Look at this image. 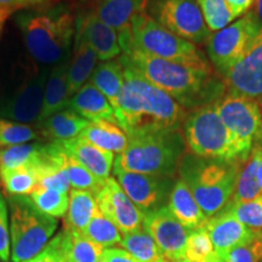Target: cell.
I'll list each match as a JSON object with an SVG mask.
<instances>
[{"instance_id":"cell-20","label":"cell","mask_w":262,"mask_h":262,"mask_svg":"<svg viewBox=\"0 0 262 262\" xmlns=\"http://www.w3.org/2000/svg\"><path fill=\"white\" fill-rule=\"evenodd\" d=\"M68 108L89 122L107 120L119 125L116 112L111 106L110 101L90 81H88L77 94L71 97Z\"/></svg>"},{"instance_id":"cell-16","label":"cell","mask_w":262,"mask_h":262,"mask_svg":"<svg viewBox=\"0 0 262 262\" xmlns=\"http://www.w3.org/2000/svg\"><path fill=\"white\" fill-rule=\"evenodd\" d=\"M97 208L125 234L142 227L143 212L131 202L114 178H108L96 194Z\"/></svg>"},{"instance_id":"cell-54","label":"cell","mask_w":262,"mask_h":262,"mask_svg":"<svg viewBox=\"0 0 262 262\" xmlns=\"http://www.w3.org/2000/svg\"><path fill=\"white\" fill-rule=\"evenodd\" d=\"M258 262H262V258H261V260H260V261H258Z\"/></svg>"},{"instance_id":"cell-5","label":"cell","mask_w":262,"mask_h":262,"mask_svg":"<svg viewBox=\"0 0 262 262\" xmlns=\"http://www.w3.org/2000/svg\"><path fill=\"white\" fill-rule=\"evenodd\" d=\"M241 164L226 159L201 158L193 155L182 158L180 164L181 179L187 183L208 219L224 210L232 201Z\"/></svg>"},{"instance_id":"cell-15","label":"cell","mask_w":262,"mask_h":262,"mask_svg":"<svg viewBox=\"0 0 262 262\" xmlns=\"http://www.w3.org/2000/svg\"><path fill=\"white\" fill-rule=\"evenodd\" d=\"M142 227L153 238L163 256L170 262L185 258V245L189 229L170 212L166 205L143 216Z\"/></svg>"},{"instance_id":"cell-23","label":"cell","mask_w":262,"mask_h":262,"mask_svg":"<svg viewBox=\"0 0 262 262\" xmlns=\"http://www.w3.org/2000/svg\"><path fill=\"white\" fill-rule=\"evenodd\" d=\"M169 210L189 231L203 227L208 217L193 196L187 183L182 179L173 185L169 196Z\"/></svg>"},{"instance_id":"cell-7","label":"cell","mask_w":262,"mask_h":262,"mask_svg":"<svg viewBox=\"0 0 262 262\" xmlns=\"http://www.w3.org/2000/svg\"><path fill=\"white\" fill-rule=\"evenodd\" d=\"M9 208L12 261L32 262L56 232V219L37 209L28 195L9 196Z\"/></svg>"},{"instance_id":"cell-18","label":"cell","mask_w":262,"mask_h":262,"mask_svg":"<svg viewBox=\"0 0 262 262\" xmlns=\"http://www.w3.org/2000/svg\"><path fill=\"white\" fill-rule=\"evenodd\" d=\"M204 227L210 237L215 253L220 256L227 255L232 249L249 243L257 234L226 210L209 217Z\"/></svg>"},{"instance_id":"cell-9","label":"cell","mask_w":262,"mask_h":262,"mask_svg":"<svg viewBox=\"0 0 262 262\" xmlns=\"http://www.w3.org/2000/svg\"><path fill=\"white\" fill-rule=\"evenodd\" d=\"M186 146L193 156L201 158L232 160L231 142L215 104L192 111L183 123Z\"/></svg>"},{"instance_id":"cell-2","label":"cell","mask_w":262,"mask_h":262,"mask_svg":"<svg viewBox=\"0 0 262 262\" xmlns=\"http://www.w3.org/2000/svg\"><path fill=\"white\" fill-rule=\"evenodd\" d=\"M123 64V63H122ZM124 85L118 122L126 134L140 130L181 129L186 111L165 91L123 64Z\"/></svg>"},{"instance_id":"cell-22","label":"cell","mask_w":262,"mask_h":262,"mask_svg":"<svg viewBox=\"0 0 262 262\" xmlns=\"http://www.w3.org/2000/svg\"><path fill=\"white\" fill-rule=\"evenodd\" d=\"M97 55L89 45L77 34L74 35L73 51L68 61V94L73 96L90 80L97 66Z\"/></svg>"},{"instance_id":"cell-3","label":"cell","mask_w":262,"mask_h":262,"mask_svg":"<svg viewBox=\"0 0 262 262\" xmlns=\"http://www.w3.org/2000/svg\"><path fill=\"white\" fill-rule=\"evenodd\" d=\"M75 18L77 16L66 5L18 16L17 24L25 45L35 63L55 67L70 60L75 35Z\"/></svg>"},{"instance_id":"cell-17","label":"cell","mask_w":262,"mask_h":262,"mask_svg":"<svg viewBox=\"0 0 262 262\" xmlns=\"http://www.w3.org/2000/svg\"><path fill=\"white\" fill-rule=\"evenodd\" d=\"M75 34L96 52L98 60L102 62L113 60L122 52L118 32L101 21L94 11L77 16Z\"/></svg>"},{"instance_id":"cell-6","label":"cell","mask_w":262,"mask_h":262,"mask_svg":"<svg viewBox=\"0 0 262 262\" xmlns=\"http://www.w3.org/2000/svg\"><path fill=\"white\" fill-rule=\"evenodd\" d=\"M119 42L122 51L135 49L162 60L203 70L211 68L196 45L168 31L146 11L134 16L129 29L119 34Z\"/></svg>"},{"instance_id":"cell-34","label":"cell","mask_w":262,"mask_h":262,"mask_svg":"<svg viewBox=\"0 0 262 262\" xmlns=\"http://www.w3.org/2000/svg\"><path fill=\"white\" fill-rule=\"evenodd\" d=\"M224 210L231 212L255 233L262 232V195L247 202H229Z\"/></svg>"},{"instance_id":"cell-32","label":"cell","mask_w":262,"mask_h":262,"mask_svg":"<svg viewBox=\"0 0 262 262\" xmlns=\"http://www.w3.org/2000/svg\"><path fill=\"white\" fill-rule=\"evenodd\" d=\"M84 234L104 249L119 244L122 241V234L117 226L101 214L100 210L93 216Z\"/></svg>"},{"instance_id":"cell-19","label":"cell","mask_w":262,"mask_h":262,"mask_svg":"<svg viewBox=\"0 0 262 262\" xmlns=\"http://www.w3.org/2000/svg\"><path fill=\"white\" fill-rule=\"evenodd\" d=\"M58 145L70 158L81 164L96 178L102 181L111 178V171L114 165V153L98 148L81 137L64 141Z\"/></svg>"},{"instance_id":"cell-45","label":"cell","mask_w":262,"mask_h":262,"mask_svg":"<svg viewBox=\"0 0 262 262\" xmlns=\"http://www.w3.org/2000/svg\"><path fill=\"white\" fill-rule=\"evenodd\" d=\"M60 2V0H18V8H28V6L51 4V3Z\"/></svg>"},{"instance_id":"cell-26","label":"cell","mask_w":262,"mask_h":262,"mask_svg":"<svg viewBox=\"0 0 262 262\" xmlns=\"http://www.w3.org/2000/svg\"><path fill=\"white\" fill-rule=\"evenodd\" d=\"M90 83L102 93L111 106L113 107L117 118L120 113V94L124 85V68L120 61L111 60L101 62L96 66Z\"/></svg>"},{"instance_id":"cell-38","label":"cell","mask_w":262,"mask_h":262,"mask_svg":"<svg viewBox=\"0 0 262 262\" xmlns=\"http://www.w3.org/2000/svg\"><path fill=\"white\" fill-rule=\"evenodd\" d=\"M66 169H67L72 189L88 191L96 196L97 193L100 192V189L102 188L104 181L96 178L93 172H90L81 164L75 162L74 159L70 158L68 156L67 160H66Z\"/></svg>"},{"instance_id":"cell-36","label":"cell","mask_w":262,"mask_h":262,"mask_svg":"<svg viewBox=\"0 0 262 262\" xmlns=\"http://www.w3.org/2000/svg\"><path fill=\"white\" fill-rule=\"evenodd\" d=\"M68 231V229H67ZM70 232V248L68 261L70 262H97L102 256L104 248L95 243L79 232Z\"/></svg>"},{"instance_id":"cell-44","label":"cell","mask_w":262,"mask_h":262,"mask_svg":"<svg viewBox=\"0 0 262 262\" xmlns=\"http://www.w3.org/2000/svg\"><path fill=\"white\" fill-rule=\"evenodd\" d=\"M225 2L233 18H237L247 14L255 0H225Z\"/></svg>"},{"instance_id":"cell-10","label":"cell","mask_w":262,"mask_h":262,"mask_svg":"<svg viewBox=\"0 0 262 262\" xmlns=\"http://www.w3.org/2000/svg\"><path fill=\"white\" fill-rule=\"evenodd\" d=\"M146 12L163 27L193 44L211 38L196 0H149Z\"/></svg>"},{"instance_id":"cell-1","label":"cell","mask_w":262,"mask_h":262,"mask_svg":"<svg viewBox=\"0 0 262 262\" xmlns=\"http://www.w3.org/2000/svg\"><path fill=\"white\" fill-rule=\"evenodd\" d=\"M158 89L169 94L183 108H195L215 104L224 98L225 81L214 75L212 68L192 67L152 57L135 49L123 51L119 58Z\"/></svg>"},{"instance_id":"cell-43","label":"cell","mask_w":262,"mask_h":262,"mask_svg":"<svg viewBox=\"0 0 262 262\" xmlns=\"http://www.w3.org/2000/svg\"><path fill=\"white\" fill-rule=\"evenodd\" d=\"M102 256L107 262H139L133 255H130L124 249L107 248L104 249Z\"/></svg>"},{"instance_id":"cell-21","label":"cell","mask_w":262,"mask_h":262,"mask_svg":"<svg viewBox=\"0 0 262 262\" xmlns=\"http://www.w3.org/2000/svg\"><path fill=\"white\" fill-rule=\"evenodd\" d=\"M89 123V120L67 107L37 123V130L40 137L49 142L61 143L79 137Z\"/></svg>"},{"instance_id":"cell-49","label":"cell","mask_w":262,"mask_h":262,"mask_svg":"<svg viewBox=\"0 0 262 262\" xmlns=\"http://www.w3.org/2000/svg\"><path fill=\"white\" fill-rule=\"evenodd\" d=\"M257 182H258V186H260L261 193H262V158H261L260 165H258V169H257Z\"/></svg>"},{"instance_id":"cell-51","label":"cell","mask_w":262,"mask_h":262,"mask_svg":"<svg viewBox=\"0 0 262 262\" xmlns=\"http://www.w3.org/2000/svg\"><path fill=\"white\" fill-rule=\"evenodd\" d=\"M97 262H107V261L104 260V257H103V256H101V257L98 258V260H97Z\"/></svg>"},{"instance_id":"cell-30","label":"cell","mask_w":262,"mask_h":262,"mask_svg":"<svg viewBox=\"0 0 262 262\" xmlns=\"http://www.w3.org/2000/svg\"><path fill=\"white\" fill-rule=\"evenodd\" d=\"M120 245L139 262H164L165 257L145 228L123 234Z\"/></svg>"},{"instance_id":"cell-29","label":"cell","mask_w":262,"mask_h":262,"mask_svg":"<svg viewBox=\"0 0 262 262\" xmlns=\"http://www.w3.org/2000/svg\"><path fill=\"white\" fill-rule=\"evenodd\" d=\"M262 158V141L254 143L250 156L239 171L237 185L231 202H247L262 195L257 182V169Z\"/></svg>"},{"instance_id":"cell-4","label":"cell","mask_w":262,"mask_h":262,"mask_svg":"<svg viewBox=\"0 0 262 262\" xmlns=\"http://www.w3.org/2000/svg\"><path fill=\"white\" fill-rule=\"evenodd\" d=\"M127 146L114 160L126 171L171 178L185 157L186 141L180 129L140 130L126 134Z\"/></svg>"},{"instance_id":"cell-25","label":"cell","mask_w":262,"mask_h":262,"mask_svg":"<svg viewBox=\"0 0 262 262\" xmlns=\"http://www.w3.org/2000/svg\"><path fill=\"white\" fill-rule=\"evenodd\" d=\"M68 61L70 60L52 67L49 73L47 85H45L42 108L37 123L68 107V102L71 100L67 81Z\"/></svg>"},{"instance_id":"cell-41","label":"cell","mask_w":262,"mask_h":262,"mask_svg":"<svg viewBox=\"0 0 262 262\" xmlns=\"http://www.w3.org/2000/svg\"><path fill=\"white\" fill-rule=\"evenodd\" d=\"M226 262H258L262 258V235L256 234L249 243L232 249L225 255Z\"/></svg>"},{"instance_id":"cell-35","label":"cell","mask_w":262,"mask_h":262,"mask_svg":"<svg viewBox=\"0 0 262 262\" xmlns=\"http://www.w3.org/2000/svg\"><path fill=\"white\" fill-rule=\"evenodd\" d=\"M39 139L40 135L38 130L29 124H22L0 118V148L25 145Z\"/></svg>"},{"instance_id":"cell-24","label":"cell","mask_w":262,"mask_h":262,"mask_svg":"<svg viewBox=\"0 0 262 262\" xmlns=\"http://www.w3.org/2000/svg\"><path fill=\"white\" fill-rule=\"evenodd\" d=\"M148 3L149 0H96L93 11L120 34L129 29L134 16L146 11Z\"/></svg>"},{"instance_id":"cell-8","label":"cell","mask_w":262,"mask_h":262,"mask_svg":"<svg viewBox=\"0 0 262 262\" xmlns=\"http://www.w3.org/2000/svg\"><path fill=\"white\" fill-rule=\"evenodd\" d=\"M231 142L232 159L244 163L255 142L262 141V118L255 98L225 96L215 103Z\"/></svg>"},{"instance_id":"cell-40","label":"cell","mask_w":262,"mask_h":262,"mask_svg":"<svg viewBox=\"0 0 262 262\" xmlns=\"http://www.w3.org/2000/svg\"><path fill=\"white\" fill-rule=\"evenodd\" d=\"M38 187L54 189L62 193H68L71 189V182L66 166L57 169H48L37 173Z\"/></svg>"},{"instance_id":"cell-50","label":"cell","mask_w":262,"mask_h":262,"mask_svg":"<svg viewBox=\"0 0 262 262\" xmlns=\"http://www.w3.org/2000/svg\"><path fill=\"white\" fill-rule=\"evenodd\" d=\"M257 104H258V108H260V113H261V118H262V95L260 97L257 98Z\"/></svg>"},{"instance_id":"cell-39","label":"cell","mask_w":262,"mask_h":262,"mask_svg":"<svg viewBox=\"0 0 262 262\" xmlns=\"http://www.w3.org/2000/svg\"><path fill=\"white\" fill-rule=\"evenodd\" d=\"M205 24L210 31H221L233 21L225 0H196Z\"/></svg>"},{"instance_id":"cell-33","label":"cell","mask_w":262,"mask_h":262,"mask_svg":"<svg viewBox=\"0 0 262 262\" xmlns=\"http://www.w3.org/2000/svg\"><path fill=\"white\" fill-rule=\"evenodd\" d=\"M33 204L41 212L51 217H62L66 215L70 204L68 193H62L54 189L38 187L29 195Z\"/></svg>"},{"instance_id":"cell-46","label":"cell","mask_w":262,"mask_h":262,"mask_svg":"<svg viewBox=\"0 0 262 262\" xmlns=\"http://www.w3.org/2000/svg\"><path fill=\"white\" fill-rule=\"evenodd\" d=\"M18 9V0H0V10H6L14 14Z\"/></svg>"},{"instance_id":"cell-31","label":"cell","mask_w":262,"mask_h":262,"mask_svg":"<svg viewBox=\"0 0 262 262\" xmlns=\"http://www.w3.org/2000/svg\"><path fill=\"white\" fill-rule=\"evenodd\" d=\"M0 183L9 196L31 195L39 186L37 172L29 168L0 170Z\"/></svg>"},{"instance_id":"cell-27","label":"cell","mask_w":262,"mask_h":262,"mask_svg":"<svg viewBox=\"0 0 262 262\" xmlns=\"http://www.w3.org/2000/svg\"><path fill=\"white\" fill-rule=\"evenodd\" d=\"M79 137L93 143L98 148L118 155L124 152L129 141L126 133L120 125L107 120L90 122Z\"/></svg>"},{"instance_id":"cell-14","label":"cell","mask_w":262,"mask_h":262,"mask_svg":"<svg viewBox=\"0 0 262 262\" xmlns=\"http://www.w3.org/2000/svg\"><path fill=\"white\" fill-rule=\"evenodd\" d=\"M226 96L256 98L262 95V27L241 60L225 74Z\"/></svg>"},{"instance_id":"cell-52","label":"cell","mask_w":262,"mask_h":262,"mask_svg":"<svg viewBox=\"0 0 262 262\" xmlns=\"http://www.w3.org/2000/svg\"><path fill=\"white\" fill-rule=\"evenodd\" d=\"M164 262H170V261H168V260H166V258H165V260H164ZM178 262H188V261L186 260V258H183V260H181V261H178Z\"/></svg>"},{"instance_id":"cell-37","label":"cell","mask_w":262,"mask_h":262,"mask_svg":"<svg viewBox=\"0 0 262 262\" xmlns=\"http://www.w3.org/2000/svg\"><path fill=\"white\" fill-rule=\"evenodd\" d=\"M215 250L204 226L189 231L185 245V258L188 262H208Z\"/></svg>"},{"instance_id":"cell-12","label":"cell","mask_w":262,"mask_h":262,"mask_svg":"<svg viewBox=\"0 0 262 262\" xmlns=\"http://www.w3.org/2000/svg\"><path fill=\"white\" fill-rule=\"evenodd\" d=\"M48 71L34 67L28 71L25 79L8 100L0 106V118L22 124L37 123L44 101Z\"/></svg>"},{"instance_id":"cell-28","label":"cell","mask_w":262,"mask_h":262,"mask_svg":"<svg viewBox=\"0 0 262 262\" xmlns=\"http://www.w3.org/2000/svg\"><path fill=\"white\" fill-rule=\"evenodd\" d=\"M97 210L96 196L93 193L80 189H71L70 204L64 217V229L84 233Z\"/></svg>"},{"instance_id":"cell-48","label":"cell","mask_w":262,"mask_h":262,"mask_svg":"<svg viewBox=\"0 0 262 262\" xmlns=\"http://www.w3.org/2000/svg\"><path fill=\"white\" fill-rule=\"evenodd\" d=\"M12 12L6 11V10H0V34H2L3 28H4V25L6 22V19L9 18V16L11 15Z\"/></svg>"},{"instance_id":"cell-53","label":"cell","mask_w":262,"mask_h":262,"mask_svg":"<svg viewBox=\"0 0 262 262\" xmlns=\"http://www.w3.org/2000/svg\"><path fill=\"white\" fill-rule=\"evenodd\" d=\"M40 262H54V261H40Z\"/></svg>"},{"instance_id":"cell-42","label":"cell","mask_w":262,"mask_h":262,"mask_svg":"<svg viewBox=\"0 0 262 262\" xmlns=\"http://www.w3.org/2000/svg\"><path fill=\"white\" fill-rule=\"evenodd\" d=\"M10 254H11V247H10L8 204L3 193L0 192V258L3 261H9Z\"/></svg>"},{"instance_id":"cell-55","label":"cell","mask_w":262,"mask_h":262,"mask_svg":"<svg viewBox=\"0 0 262 262\" xmlns=\"http://www.w3.org/2000/svg\"><path fill=\"white\" fill-rule=\"evenodd\" d=\"M261 235H262V232H261Z\"/></svg>"},{"instance_id":"cell-47","label":"cell","mask_w":262,"mask_h":262,"mask_svg":"<svg viewBox=\"0 0 262 262\" xmlns=\"http://www.w3.org/2000/svg\"><path fill=\"white\" fill-rule=\"evenodd\" d=\"M253 12L262 27V0H255L253 4Z\"/></svg>"},{"instance_id":"cell-11","label":"cell","mask_w":262,"mask_h":262,"mask_svg":"<svg viewBox=\"0 0 262 262\" xmlns=\"http://www.w3.org/2000/svg\"><path fill=\"white\" fill-rule=\"evenodd\" d=\"M261 26L253 11L228 25L208 41V54L211 63L225 77L235 62L241 60L257 35Z\"/></svg>"},{"instance_id":"cell-13","label":"cell","mask_w":262,"mask_h":262,"mask_svg":"<svg viewBox=\"0 0 262 262\" xmlns=\"http://www.w3.org/2000/svg\"><path fill=\"white\" fill-rule=\"evenodd\" d=\"M113 172L120 187L143 215L164 206L175 185L168 176L126 171L117 164L113 165Z\"/></svg>"}]
</instances>
